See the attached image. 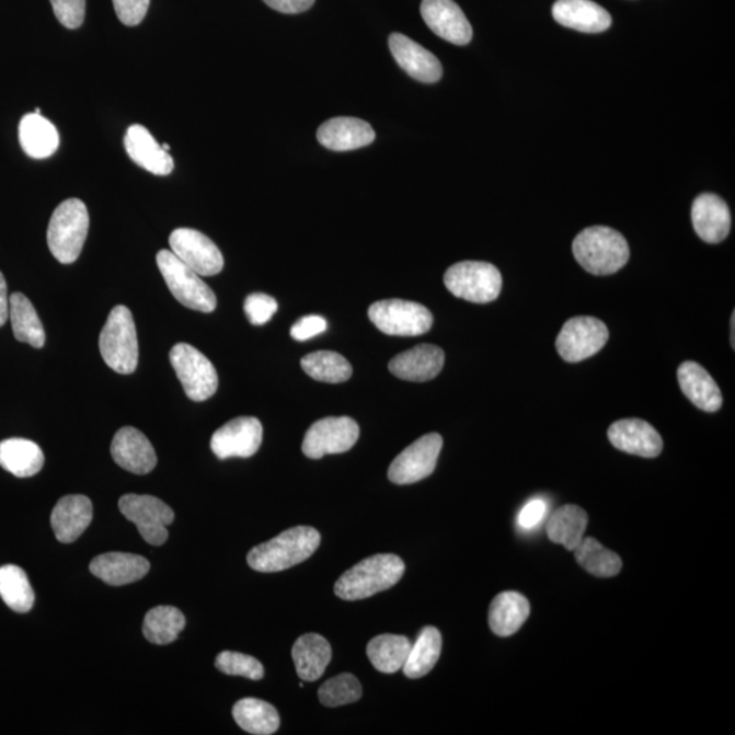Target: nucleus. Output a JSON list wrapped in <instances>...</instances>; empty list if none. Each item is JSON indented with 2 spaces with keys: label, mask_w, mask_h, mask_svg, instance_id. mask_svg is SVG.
<instances>
[{
  "label": "nucleus",
  "mask_w": 735,
  "mask_h": 735,
  "mask_svg": "<svg viewBox=\"0 0 735 735\" xmlns=\"http://www.w3.org/2000/svg\"><path fill=\"white\" fill-rule=\"evenodd\" d=\"M553 19L560 25L583 33L605 32L611 25L608 11L593 0H558L553 5Z\"/></svg>",
  "instance_id": "a878e982"
},
{
  "label": "nucleus",
  "mask_w": 735,
  "mask_h": 735,
  "mask_svg": "<svg viewBox=\"0 0 735 735\" xmlns=\"http://www.w3.org/2000/svg\"><path fill=\"white\" fill-rule=\"evenodd\" d=\"M22 150L32 159L44 160L56 153L60 137L56 127L41 114H26L19 127Z\"/></svg>",
  "instance_id": "c85d7f7f"
},
{
  "label": "nucleus",
  "mask_w": 735,
  "mask_h": 735,
  "mask_svg": "<svg viewBox=\"0 0 735 735\" xmlns=\"http://www.w3.org/2000/svg\"><path fill=\"white\" fill-rule=\"evenodd\" d=\"M117 19L126 26H137L148 13L150 0H112Z\"/></svg>",
  "instance_id": "a18cd8bd"
},
{
  "label": "nucleus",
  "mask_w": 735,
  "mask_h": 735,
  "mask_svg": "<svg viewBox=\"0 0 735 735\" xmlns=\"http://www.w3.org/2000/svg\"><path fill=\"white\" fill-rule=\"evenodd\" d=\"M328 330V322L319 315H310L300 319L290 330L291 338L296 341H308Z\"/></svg>",
  "instance_id": "49530a36"
},
{
  "label": "nucleus",
  "mask_w": 735,
  "mask_h": 735,
  "mask_svg": "<svg viewBox=\"0 0 735 735\" xmlns=\"http://www.w3.org/2000/svg\"><path fill=\"white\" fill-rule=\"evenodd\" d=\"M445 285L459 299L486 305L501 295L503 277L492 263L466 261L448 268Z\"/></svg>",
  "instance_id": "0eeeda50"
},
{
  "label": "nucleus",
  "mask_w": 735,
  "mask_h": 735,
  "mask_svg": "<svg viewBox=\"0 0 735 735\" xmlns=\"http://www.w3.org/2000/svg\"><path fill=\"white\" fill-rule=\"evenodd\" d=\"M233 717L244 732L255 735L274 734L280 725L277 710L254 698L239 700L233 707Z\"/></svg>",
  "instance_id": "f704fd0d"
},
{
  "label": "nucleus",
  "mask_w": 735,
  "mask_h": 735,
  "mask_svg": "<svg viewBox=\"0 0 735 735\" xmlns=\"http://www.w3.org/2000/svg\"><path fill=\"white\" fill-rule=\"evenodd\" d=\"M677 376L684 394L694 406L709 413L720 411L723 403L720 386L700 364L682 363Z\"/></svg>",
  "instance_id": "bb28decb"
},
{
  "label": "nucleus",
  "mask_w": 735,
  "mask_h": 735,
  "mask_svg": "<svg viewBox=\"0 0 735 735\" xmlns=\"http://www.w3.org/2000/svg\"><path fill=\"white\" fill-rule=\"evenodd\" d=\"M0 466L9 473L27 479L41 473L44 453L35 441L27 439H8L0 443Z\"/></svg>",
  "instance_id": "7c9ffc66"
},
{
  "label": "nucleus",
  "mask_w": 735,
  "mask_h": 735,
  "mask_svg": "<svg viewBox=\"0 0 735 735\" xmlns=\"http://www.w3.org/2000/svg\"><path fill=\"white\" fill-rule=\"evenodd\" d=\"M10 313V300L8 295V284L3 274L0 273V328H3L5 322H8Z\"/></svg>",
  "instance_id": "8fccbe9b"
},
{
  "label": "nucleus",
  "mask_w": 735,
  "mask_h": 735,
  "mask_svg": "<svg viewBox=\"0 0 735 735\" xmlns=\"http://www.w3.org/2000/svg\"><path fill=\"white\" fill-rule=\"evenodd\" d=\"M445 352L436 345H418L395 356L389 364L390 372L406 381L435 379L445 367Z\"/></svg>",
  "instance_id": "5701e85b"
},
{
  "label": "nucleus",
  "mask_w": 735,
  "mask_h": 735,
  "mask_svg": "<svg viewBox=\"0 0 735 735\" xmlns=\"http://www.w3.org/2000/svg\"><path fill=\"white\" fill-rule=\"evenodd\" d=\"M56 20L67 30H78L85 20L87 0H49Z\"/></svg>",
  "instance_id": "c03bdc74"
},
{
  "label": "nucleus",
  "mask_w": 735,
  "mask_h": 735,
  "mask_svg": "<svg viewBox=\"0 0 735 735\" xmlns=\"http://www.w3.org/2000/svg\"><path fill=\"white\" fill-rule=\"evenodd\" d=\"M588 526V515L585 509L569 504L555 509L548 519L547 532L549 540L563 545L569 551H575L585 538Z\"/></svg>",
  "instance_id": "2f4dec72"
},
{
  "label": "nucleus",
  "mask_w": 735,
  "mask_h": 735,
  "mask_svg": "<svg viewBox=\"0 0 735 735\" xmlns=\"http://www.w3.org/2000/svg\"><path fill=\"white\" fill-rule=\"evenodd\" d=\"M268 8L284 14H299L310 10L315 0H263Z\"/></svg>",
  "instance_id": "09e8293b"
},
{
  "label": "nucleus",
  "mask_w": 735,
  "mask_h": 735,
  "mask_svg": "<svg viewBox=\"0 0 735 735\" xmlns=\"http://www.w3.org/2000/svg\"><path fill=\"white\" fill-rule=\"evenodd\" d=\"M412 643L406 636L379 635L368 643L367 655L376 670L384 675H394L406 664Z\"/></svg>",
  "instance_id": "72a5a7b5"
},
{
  "label": "nucleus",
  "mask_w": 735,
  "mask_h": 735,
  "mask_svg": "<svg viewBox=\"0 0 735 735\" xmlns=\"http://www.w3.org/2000/svg\"><path fill=\"white\" fill-rule=\"evenodd\" d=\"M171 251L200 277H213L223 268L220 249L199 230L179 228L170 236Z\"/></svg>",
  "instance_id": "ddd939ff"
},
{
  "label": "nucleus",
  "mask_w": 735,
  "mask_h": 735,
  "mask_svg": "<svg viewBox=\"0 0 735 735\" xmlns=\"http://www.w3.org/2000/svg\"><path fill=\"white\" fill-rule=\"evenodd\" d=\"M263 426L255 417H239L229 421L211 437V451L218 459L251 458L260 451Z\"/></svg>",
  "instance_id": "2eb2a0df"
},
{
  "label": "nucleus",
  "mask_w": 735,
  "mask_h": 735,
  "mask_svg": "<svg viewBox=\"0 0 735 735\" xmlns=\"http://www.w3.org/2000/svg\"><path fill=\"white\" fill-rule=\"evenodd\" d=\"M185 627V617L173 606H157L145 617L143 635L150 643L165 645L176 641Z\"/></svg>",
  "instance_id": "e433bc0d"
},
{
  "label": "nucleus",
  "mask_w": 735,
  "mask_h": 735,
  "mask_svg": "<svg viewBox=\"0 0 735 735\" xmlns=\"http://www.w3.org/2000/svg\"><path fill=\"white\" fill-rule=\"evenodd\" d=\"M575 559L582 569L598 577H613L620 574V555L606 549L596 538L585 537L575 549Z\"/></svg>",
  "instance_id": "58836bf2"
},
{
  "label": "nucleus",
  "mask_w": 735,
  "mask_h": 735,
  "mask_svg": "<svg viewBox=\"0 0 735 735\" xmlns=\"http://www.w3.org/2000/svg\"><path fill=\"white\" fill-rule=\"evenodd\" d=\"M333 656V650L325 639L318 633H307L297 639L291 648L297 675L302 681H317L324 675Z\"/></svg>",
  "instance_id": "cd10ccee"
},
{
  "label": "nucleus",
  "mask_w": 735,
  "mask_h": 735,
  "mask_svg": "<svg viewBox=\"0 0 735 735\" xmlns=\"http://www.w3.org/2000/svg\"><path fill=\"white\" fill-rule=\"evenodd\" d=\"M547 502H543L542 498H535V501H530L521 508L518 515V525L525 530L536 529L547 518Z\"/></svg>",
  "instance_id": "de8ad7c7"
},
{
  "label": "nucleus",
  "mask_w": 735,
  "mask_h": 735,
  "mask_svg": "<svg viewBox=\"0 0 735 735\" xmlns=\"http://www.w3.org/2000/svg\"><path fill=\"white\" fill-rule=\"evenodd\" d=\"M734 319H735V315L733 313V317H732V344H733V347H734V329H735Z\"/></svg>",
  "instance_id": "3c124183"
},
{
  "label": "nucleus",
  "mask_w": 735,
  "mask_h": 735,
  "mask_svg": "<svg viewBox=\"0 0 735 735\" xmlns=\"http://www.w3.org/2000/svg\"><path fill=\"white\" fill-rule=\"evenodd\" d=\"M321 532L313 527L297 526L252 549L246 555V563L252 570L265 574L289 570L310 559L321 545Z\"/></svg>",
  "instance_id": "f257e3e1"
},
{
  "label": "nucleus",
  "mask_w": 735,
  "mask_h": 735,
  "mask_svg": "<svg viewBox=\"0 0 735 735\" xmlns=\"http://www.w3.org/2000/svg\"><path fill=\"white\" fill-rule=\"evenodd\" d=\"M278 310V302L274 297L265 294H252L246 297L244 312L251 324L262 325L272 321Z\"/></svg>",
  "instance_id": "37998d69"
},
{
  "label": "nucleus",
  "mask_w": 735,
  "mask_h": 735,
  "mask_svg": "<svg viewBox=\"0 0 735 735\" xmlns=\"http://www.w3.org/2000/svg\"><path fill=\"white\" fill-rule=\"evenodd\" d=\"M301 367L312 379L324 383H344L351 379L353 368L340 353L321 351L301 358Z\"/></svg>",
  "instance_id": "ea45409f"
},
{
  "label": "nucleus",
  "mask_w": 735,
  "mask_h": 735,
  "mask_svg": "<svg viewBox=\"0 0 735 735\" xmlns=\"http://www.w3.org/2000/svg\"><path fill=\"white\" fill-rule=\"evenodd\" d=\"M608 437L617 450L642 458H656L664 448L658 430L639 418L616 421L610 425Z\"/></svg>",
  "instance_id": "f3484780"
},
{
  "label": "nucleus",
  "mask_w": 735,
  "mask_h": 735,
  "mask_svg": "<svg viewBox=\"0 0 735 735\" xmlns=\"http://www.w3.org/2000/svg\"><path fill=\"white\" fill-rule=\"evenodd\" d=\"M441 635L435 627H426L420 632L417 641L412 644L406 664L402 670L409 678H421L434 669L441 654Z\"/></svg>",
  "instance_id": "c9c22d12"
},
{
  "label": "nucleus",
  "mask_w": 735,
  "mask_h": 735,
  "mask_svg": "<svg viewBox=\"0 0 735 735\" xmlns=\"http://www.w3.org/2000/svg\"><path fill=\"white\" fill-rule=\"evenodd\" d=\"M170 360L185 395L194 402H204L216 394L218 375L209 358L194 346L177 344L172 347Z\"/></svg>",
  "instance_id": "1a4fd4ad"
},
{
  "label": "nucleus",
  "mask_w": 735,
  "mask_h": 735,
  "mask_svg": "<svg viewBox=\"0 0 735 735\" xmlns=\"http://www.w3.org/2000/svg\"><path fill=\"white\" fill-rule=\"evenodd\" d=\"M318 140L323 148L334 151H351L374 142L376 134L369 123L357 117L340 116L324 122L318 130Z\"/></svg>",
  "instance_id": "412c9836"
},
{
  "label": "nucleus",
  "mask_w": 735,
  "mask_h": 735,
  "mask_svg": "<svg viewBox=\"0 0 735 735\" xmlns=\"http://www.w3.org/2000/svg\"><path fill=\"white\" fill-rule=\"evenodd\" d=\"M161 146H162V149H164L165 151H168V153H170V150H171L170 145L164 143V145H161Z\"/></svg>",
  "instance_id": "603ef678"
},
{
  "label": "nucleus",
  "mask_w": 735,
  "mask_h": 735,
  "mask_svg": "<svg viewBox=\"0 0 735 735\" xmlns=\"http://www.w3.org/2000/svg\"><path fill=\"white\" fill-rule=\"evenodd\" d=\"M100 353L106 366L120 375H131L138 367V336L133 313L126 306L111 311L100 334Z\"/></svg>",
  "instance_id": "39448f33"
},
{
  "label": "nucleus",
  "mask_w": 735,
  "mask_h": 735,
  "mask_svg": "<svg viewBox=\"0 0 735 735\" xmlns=\"http://www.w3.org/2000/svg\"><path fill=\"white\" fill-rule=\"evenodd\" d=\"M405 563L395 554H375L352 566L336 581L334 593L345 600H360L389 590L402 579Z\"/></svg>",
  "instance_id": "f03ea898"
},
{
  "label": "nucleus",
  "mask_w": 735,
  "mask_h": 735,
  "mask_svg": "<svg viewBox=\"0 0 735 735\" xmlns=\"http://www.w3.org/2000/svg\"><path fill=\"white\" fill-rule=\"evenodd\" d=\"M530 616V604L516 592H504L492 600L490 627L497 636L508 638L524 627Z\"/></svg>",
  "instance_id": "c756f323"
},
{
  "label": "nucleus",
  "mask_w": 735,
  "mask_h": 735,
  "mask_svg": "<svg viewBox=\"0 0 735 735\" xmlns=\"http://www.w3.org/2000/svg\"><path fill=\"white\" fill-rule=\"evenodd\" d=\"M370 322L381 333L397 336H418L428 331L434 324L428 308L414 301L381 300L370 306L368 311Z\"/></svg>",
  "instance_id": "6e6552de"
},
{
  "label": "nucleus",
  "mask_w": 735,
  "mask_h": 735,
  "mask_svg": "<svg viewBox=\"0 0 735 735\" xmlns=\"http://www.w3.org/2000/svg\"><path fill=\"white\" fill-rule=\"evenodd\" d=\"M319 700L324 707L335 709V707L356 703L361 699L363 688L360 681L351 673L330 678L319 689Z\"/></svg>",
  "instance_id": "a19ab883"
},
{
  "label": "nucleus",
  "mask_w": 735,
  "mask_h": 735,
  "mask_svg": "<svg viewBox=\"0 0 735 735\" xmlns=\"http://www.w3.org/2000/svg\"><path fill=\"white\" fill-rule=\"evenodd\" d=\"M360 437V426L351 417H328L308 429L301 450L311 459L352 450Z\"/></svg>",
  "instance_id": "f8f14e48"
},
{
  "label": "nucleus",
  "mask_w": 735,
  "mask_h": 735,
  "mask_svg": "<svg viewBox=\"0 0 735 735\" xmlns=\"http://www.w3.org/2000/svg\"><path fill=\"white\" fill-rule=\"evenodd\" d=\"M575 260L594 276H610L630 261V245L624 236L608 227L582 230L572 244Z\"/></svg>",
  "instance_id": "7ed1b4c3"
},
{
  "label": "nucleus",
  "mask_w": 735,
  "mask_h": 735,
  "mask_svg": "<svg viewBox=\"0 0 735 735\" xmlns=\"http://www.w3.org/2000/svg\"><path fill=\"white\" fill-rule=\"evenodd\" d=\"M93 520V504L83 495L61 497L50 515L56 540L61 543L76 542Z\"/></svg>",
  "instance_id": "4be33fe9"
},
{
  "label": "nucleus",
  "mask_w": 735,
  "mask_h": 735,
  "mask_svg": "<svg viewBox=\"0 0 735 735\" xmlns=\"http://www.w3.org/2000/svg\"><path fill=\"white\" fill-rule=\"evenodd\" d=\"M0 597L16 613L32 610L36 597L24 570L16 565L0 566Z\"/></svg>",
  "instance_id": "4c0bfd02"
},
{
  "label": "nucleus",
  "mask_w": 735,
  "mask_h": 735,
  "mask_svg": "<svg viewBox=\"0 0 735 735\" xmlns=\"http://www.w3.org/2000/svg\"><path fill=\"white\" fill-rule=\"evenodd\" d=\"M92 574L110 586H126L136 583L149 574L150 563L139 554L105 553L93 559Z\"/></svg>",
  "instance_id": "393cba45"
},
{
  "label": "nucleus",
  "mask_w": 735,
  "mask_h": 735,
  "mask_svg": "<svg viewBox=\"0 0 735 735\" xmlns=\"http://www.w3.org/2000/svg\"><path fill=\"white\" fill-rule=\"evenodd\" d=\"M11 328L16 341L42 349L46 344V330L43 328L35 307L25 295L15 294L9 297Z\"/></svg>",
  "instance_id": "473e14b6"
},
{
  "label": "nucleus",
  "mask_w": 735,
  "mask_h": 735,
  "mask_svg": "<svg viewBox=\"0 0 735 735\" xmlns=\"http://www.w3.org/2000/svg\"><path fill=\"white\" fill-rule=\"evenodd\" d=\"M111 453L122 469L133 474H149L157 464L156 451L148 437L133 426L117 430L112 440Z\"/></svg>",
  "instance_id": "6ab92c4d"
},
{
  "label": "nucleus",
  "mask_w": 735,
  "mask_h": 735,
  "mask_svg": "<svg viewBox=\"0 0 735 735\" xmlns=\"http://www.w3.org/2000/svg\"><path fill=\"white\" fill-rule=\"evenodd\" d=\"M119 509L138 527L146 542L154 547L164 545L170 537L166 527L175 519L170 506L154 496L126 495L120 497Z\"/></svg>",
  "instance_id": "9d476101"
},
{
  "label": "nucleus",
  "mask_w": 735,
  "mask_h": 735,
  "mask_svg": "<svg viewBox=\"0 0 735 735\" xmlns=\"http://www.w3.org/2000/svg\"><path fill=\"white\" fill-rule=\"evenodd\" d=\"M157 266L173 297L190 310L210 313L217 308V297L210 286L170 250L157 254Z\"/></svg>",
  "instance_id": "423d86ee"
},
{
  "label": "nucleus",
  "mask_w": 735,
  "mask_h": 735,
  "mask_svg": "<svg viewBox=\"0 0 735 735\" xmlns=\"http://www.w3.org/2000/svg\"><path fill=\"white\" fill-rule=\"evenodd\" d=\"M125 148L130 159L145 171L157 176L171 175L173 159L162 146L157 142L148 128L140 125L128 127L125 137Z\"/></svg>",
  "instance_id": "b1692460"
},
{
  "label": "nucleus",
  "mask_w": 735,
  "mask_h": 735,
  "mask_svg": "<svg viewBox=\"0 0 735 735\" xmlns=\"http://www.w3.org/2000/svg\"><path fill=\"white\" fill-rule=\"evenodd\" d=\"M443 447L439 434L420 437L390 464L389 479L397 485L415 484L434 473Z\"/></svg>",
  "instance_id": "4468645a"
},
{
  "label": "nucleus",
  "mask_w": 735,
  "mask_h": 735,
  "mask_svg": "<svg viewBox=\"0 0 735 735\" xmlns=\"http://www.w3.org/2000/svg\"><path fill=\"white\" fill-rule=\"evenodd\" d=\"M216 667L228 676H240L250 680L260 681L265 676V669L254 656L222 651L216 658Z\"/></svg>",
  "instance_id": "79ce46f5"
},
{
  "label": "nucleus",
  "mask_w": 735,
  "mask_h": 735,
  "mask_svg": "<svg viewBox=\"0 0 735 735\" xmlns=\"http://www.w3.org/2000/svg\"><path fill=\"white\" fill-rule=\"evenodd\" d=\"M35 114H42V110H41V108H36V110H35Z\"/></svg>",
  "instance_id": "864d4df0"
},
{
  "label": "nucleus",
  "mask_w": 735,
  "mask_h": 735,
  "mask_svg": "<svg viewBox=\"0 0 735 735\" xmlns=\"http://www.w3.org/2000/svg\"><path fill=\"white\" fill-rule=\"evenodd\" d=\"M392 56L403 71L413 80L423 83H435L440 81L443 67L439 59L428 49L420 46L401 33H392L389 38Z\"/></svg>",
  "instance_id": "a211bd4d"
},
{
  "label": "nucleus",
  "mask_w": 735,
  "mask_h": 735,
  "mask_svg": "<svg viewBox=\"0 0 735 735\" xmlns=\"http://www.w3.org/2000/svg\"><path fill=\"white\" fill-rule=\"evenodd\" d=\"M89 232V211L80 199H67L50 217L47 241L55 260L70 265L80 257Z\"/></svg>",
  "instance_id": "20e7f679"
},
{
  "label": "nucleus",
  "mask_w": 735,
  "mask_h": 735,
  "mask_svg": "<svg viewBox=\"0 0 735 735\" xmlns=\"http://www.w3.org/2000/svg\"><path fill=\"white\" fill-rule=\"evenodd\" d=\"M609 340V330L593 317H576L565 322L555 341L560 356L569 363H581L597 355Z\"/></svg>",
  "instance_id": "9b49d317"
},
{
  "label": "nucleus",
  "mask_w": 735,
  "mask_h": 735,
  "mask_svg": "<svg viewBox=\"0 0 735 735\" xmlns=\"http://www.w3.org/2000/svg\"><path fill=\"white\" fill-rule=\"evenodd\" d=\"M421 15L435 35L456 46H466L473 38V27L453 0H423Z\"/></svg>",
  "instance_id": "dca6fc26"
},
{
  "label": "nucleus",
  "mask_w": 735,
  "mask_h": 735,
  "mask_svg": "<svg viewBox=\"0 0 735 735\" xmlns=\"http://www.w3.org/2000/svg\"><path fill=\"white\" fill-rule=\"evenodd\" d=\"M692 222L701 240L705 243L717 244L731 233V210L720 196L701 194L692 205Z\"/></svg>",
  "instance_id": "aec40b11"
}]
</instances>
